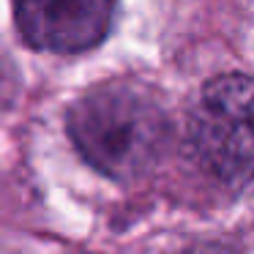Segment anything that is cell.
Listing matches in <instances>:
<instances>
[{"mask_svg":"<svg viewBox=\"0 0 254 254\" xmlns=\"http://www.w3.org/2000/svg\"><path fill=\"white\" fill-rule=\"evenodd\" d=\"M66 128L79 156L121 183L148 175L170 139L164 107L134 82H107L82 93L68 110Z\"/></svg>","mask_w":254,"mask_h":254,"instance_id":"1","label":"cell"},{"mask_svg":"<svg viewBox=\"0 0 254 254\" xmlns=\"http://www.w3.org/2000/svg\"><path fill=\"white\" fill-rule=\"evenodd\" d=\"M189 145L205 172L235 194H254V79L216 77L199 90L186 121Z\"/></svg>","mask_w":254,"mask_h":254,"instance_id":"2","label":"cell"},{"mask_svg":"<svg viewBox=\"0 0 254 254\" xmlns=\"http://www.w3.org/2000/svg\"><path fill=\"white\" fill-rule=\"evenodd\" d=\"M115 0H14V19L33 50L79 55L104 41Z\"/></svg>","mask_w":254,"mask_h":254,"instance_id":"3","label":"cell"},{"mask_svg":"<svg viewBox=\"0 0 254 254\" xmlns=\"http://www.w3.org/2000/svg\"><path fill=\"white\" fill-rule=\"evenodd\" d=\"M17 99V74L8 66L6 55H0V115L8 110Z\"/></svg>","mask_w":254,"mask_h":254,"instance_id":"4","label":"cell"}]
</instances>
